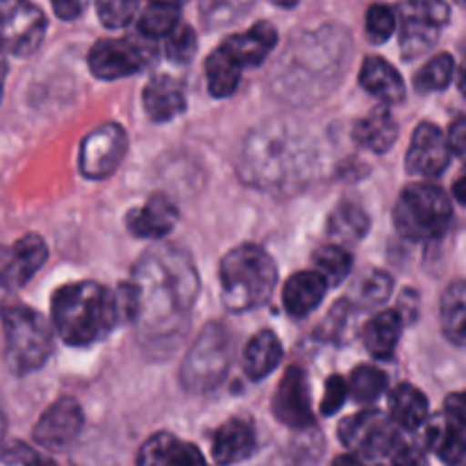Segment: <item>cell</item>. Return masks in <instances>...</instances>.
<instances>
[{
    "label": "cell",
    "instance_id": "cell-1",
    "mask_svg": "<svg viewBox=\"0 0 466 466\" xmlns=\"http://www.w3.org/2000/svg\"><path fill=\"white\" fill-rule=\"evenodd\" d=\"M137 294V326L148 339H168L185 330L198 296V271L189 255L159 246L141 255L132 271Z\"/></svg>",
    "mask_w": 466,
    "mask_h": 466
},
{
    "label": "cell",
    "instance_id": "cell-2",
    "mask_svg": "<svg viewBox=\"0 0 466 466\" xmlns=\"http://www.w3.org/2000/svg\"><path fill=\"white\" fill-rule=\"evenodd\" d=\"M53 326L68 346H89L112 332L118 319L116 296L91 280L71 282L55 291Z\"/></svg>",
    "mask_w": 466,
    "mask_h": 466
},
{
    "label": "cell",
    "instance_id": "cell-3",
    "mask_svg": "<svg viewBox=\"0 0 466 466\" xmlns=\"http://www.w3.org/2000/svg\"><path fill=\"white\" fill-rule=\"evenodd\" d=\"M223 303L232 312H248L268 303L278 282V268L271 255L255 244L232 248L218 268Z\"/></svg>",
    "mask_w": 466,
    "mask_h": 466
},
{
    "label": "cell",
    "instance_id": "cell-4",
    "mask_svg": "<svg viewBox=\"0 0 466 466\" xmlns=\"http://www.w3.org/2000/svg\"><path fill=\"white\" fill-rule=\"evenodd\" d=\"M246 177L250 185L271 189L273 185H287L289 180H303L308 168V148L287 130H259L250 135L244 148Z\"/></svg>",
    "mask_w": 466,
    "mask_h": 466
},
{
    "label": "cell",
    "instance_id": "cell-5",
    "mask_svg": "<svg viewBox=\"0 0 466 466\" xmlns=\"http://www.w3.org/2000/svg\"><path fill=\"white\" fill-rule=\"evenodd\" d=\"M5 332V360L16 376L36 371L53 353V328L44 314L23 303L0 305Z\"/></svg>",
    "mask_w": 466,
    "mask_h": 466
},
{
    "label": "cell",
    "instance_id": "cell-6",
    "mask_svg": "<svg viewBox=\"0 0 466 466\" xmlns=\"http://www.w3.org/2000/svg\"><path fill=\"white\" fill-rule=\"evenodd\" d=\"M453 221V205L444 189L428 182L405 187L394 208V226L405 239H440Z\"/></svg>",
    "mask_w": 466,
    "mask_h": 466
},
{
    "label": "cell",
    "instance_id": "cell-7",
    "mask_svg": "<svg viewBox=\"0 0 466 466\" xmlns=\"http://www.w3.org/2000/svg\"><path fill=\"white\" fill-rule=\"evenodd\" d=\"M232 362V335L221 323H208L187 353L180 382L194 394H205L221 385Z\"/></svg>",
    "mask_w": 466,
    "mask_h": 466
},
{
    "label": "cell",
    "instance_id": "cell-8",
    "mask_svg": "<svg viewBox=\"0 0 466 466\" xmlns=\"http://www.w3.org/2000/svg\"><path fill=\"white\" fill-rule=\"evenodd\" d=\"M396 428L399 426L385 414L369 410V412L353 414L341 421L339 440L341 444L349 446L353 453L362 455V458H385V455H394L403 444Z\"/></svg>",
    "mask_w": 466,
    "mask_h": 466
},
{
    "label": "cell",
    "instance_id": "cell-9",
    "mask_svg": "<svg viewBox=\"0 0 466 466\" xmlns=\"http://www.w3.org/2000/svg\"><path fill=\"white\" fill-rule=\"evenodd\" d=\"M46 14L32 3H0V48L16 57H27L46 35Z\"/></svg>",
    "mask_w": 466,
    "mask_h": 466
},
{
    "label": "cell",
    "instance_id": "cell-10",
    "mask_svg": "<svg viewBox=\"0 0 466 466\" xmlns=\"http://www.w3.org/2000/svg\"><path fill=\"white\" fill-rule=\"evenodd\" d=\"M449 21V5L408 3L400 7V50L405 59H414L435 46L441 25Z\"/></svg>",
    "mask_w": 466,
    "mask_h": 466
},
{
    "label": "cell",
    "instance_id": "cell-11",
    "mask_svg": "<svg viewBox=\"0 0 466 466\" xmlns=\"http://www.w3.org/2000/svg\"><path fill=\"white\" fill-rule=\"evenodd\" d=\"M155 50L132 39H103L89 50V68L100 80H118L144 71Z\"/></svg>",
    "mask_w": 466,
    "mask_h": 466
},
{
    "label": "cell",
    "instance_id": "cell-12",
    "mask_svg": "<svg viewBox=\"0 0 466 466\" xmlns=\"http://www.w3.org/2000/svg\"><path fill=\"white\" fill-rule=\"evenodd\" d=\"M127 137L118 123H105L91 130L80 146V171L89 180L112 176L126 157Z\"/></svg>",
    "mask_w": 466,
    "mask_h": 466
},
{
    "label": "cell",
    "instance_id": "cell-13",
    "mask_svg": "<svg viewBox=\"0 0 466 466\" xmlns=\"http://www.w3.org/2000/svg\"><path fill=\"white\" fill-rule=\"evenodd\" d=\"M48 259V246L39 235H25L14 244H0V289H18L35 278Z\"/></svg>",
    "mask_w": 466,
    "mask_h": 466
},
{
    "label": "cell",
    "instance_id": "cell-14",
    "mask_svg": "<svg viewBox=\"0 0 466 466\" xmlns=\"http://www.w3.org/2000/svg\"><path fill=\"white\" fill-rule=\"evenodd\" d=\"M451 159L449 137L435 126V123H421L414 130L412 141H410L408 157V173L421 177H437L446 171Z\"/></svg>",
    "mask_w": 466,
    "mask_h": 466
},
{
    "label": "cell",
    "instance_id": "cell-15",
    "mask_svg": "<svg viewBox=\"0 0 466 466\" xmlns=\"http://www.w3.org/2000/svg\"><path fill=\"white\" fill-rule=\"evenodd\" d=\"M273 414L278 421L289 428H308L314 423L308 376L300 367H289L282 376L273 396Z\"/></svg>",
    "mask_w": 466,
    "mask_h": 466
},
{
    "label": "cell",
    "instance_id": "cell-16",
    "mask_svg": "<svg viewBox=\"0 0 466 466\" xmlns=\"http://www.w3.org/2000/svg\"><path fill=\"white\" fill-rule=\"evenodd\" d=\"M82 426H85V414L80 405L73 399H59L41 414L32 437L46 449H64L76 440Z\"/></svg>",
    "mask_w": 466,
    "mask_h": 466
},
{
    "label": "cell",
    "instance_id": "cell-17",
    "mask_svg": "<svg viewBox=\"0 0 466 466\" xmlns=\"http://www.w3.org/2000/svg\"><path fill=\"white\" fill-rule=\"evenodd\" d=\"M177 218H180V212L173 205V200H168L162 194H155L150 196L148 203L132 209L127 214L126 223L127 230L135 237H141V239H159V237L168 235L176 228Z\"/></svg>",
    "mask_w": 466,
    "mask_h": 466
},
{
    "label": "cell",
    "instance_id": "cell-18",
    "mask_svg": "<svg viewBox=\"0 0 466 466\" xmlns=\"http://www.w3.org/2000/svg\"><path fill=\"white\" fill-rule=\"evenodd\" d=\"M278 44V30L271 23L262 21L255 23L253 27H248L246 32L230 36V39L223 41V48L230 53V57L239 64L241 68L246 66H259L264 59L271 55V50Z\"/></svg>",
    "mask_w": 466,
    "mask_h": 466
},
{
    "label": "cell",
    "instance_id": "cell-19",
    "mask_svg": "<svg viewBox=\"0 0 466 466\" xmlns=\"http://www.w3.org/2000/svg\"><path fill=\"white\" fill-rule=\"evenodd\" d=\"M255 451V431L244 419H230L223 423L212 440V455L217 464L230 466L244 462Z\"/></svg>",
    "mask_w": 466,
    "mask_h": 466
},
{
    "label": "cell",
    "instance_id": "cell-20",
    "mask_svg": "<svg viewBox=\"0 0 466 466\" xmlns=\"http://www.w3.org/2000/svg\"><path fill=\"white\" fill-rule=\"evenodd\" d=\"M144 109L153 121H171L177 114L185 112L187 107V96L185 86L168 76H157L146 85L144 96Z\"/></svg>",
    "mask_w": 466,
    "mask_h": 466
},
{
    "label": "cell",
    "instance_id": "cell-21",
    "mask_svg": "<svg viewBox=\"0 0 466 466\" xmlns=\"http://www.w3.org/2000/svg\"><path fill=\"white\" fill-rule=\"evenodd\" d=\"M326 289L328 282L317 271H299L296 276H291L282 291L287 314L296 319L308 317L326 299Z\"/></svg>",
    "mask_w": 466,
    "mask_h": 466
},
{
    "label": "cell",
    "instance_id": "cell-22",
    "mask_svg": "<svg viewBox=\"0 0 466 466\" xmlns=\"http://www.w3.org/2000/svg\"><path fill=\"white\" fill-rule=\"evenodd\" d=\"M360 85L385 103H400L405 98L403 77L387 59L376 57V55L364 59L362 71H360Z\"/></svg>",
    "mask_w": 466,
    "mask_h": 466
},
{
    "label": "cell",
    "instance_id": "cell-23",
    "mask_svg": "<svg viewBox=\"0 0 466 466\" xmlns=\"http://www.w3.org/2000/svg\"><path fill=\"white\" fill-rule=\"evenodd\" d=\"M355 141L373 153H387L399 137V123L387 107H376L371 114L355 123Z\"/></svg>",
    "mask_w": 466,
    "mask_h": 466
},
{
    "label": "cell",
    "instance_id": "cell-24",
    "mask_svg": "<svg viewBox=\"0 0 466 466\" xmlns=\"http://www.w3.org/2000/svg\"><path fill=\"white\" fill-rule=\"evenodd\" d=\"M426 444L446 464H460L466 458V428L453 423L449 417L431 419L426 428Z\"/></svg>",
    "mask_w": 466,
    "mask_h": 466
},
{
    "label": "cell",
    "instance_id": "cell-25",
    "mask_svg": "<svg viewBox=\"0 0 466 466\" xmlns=\"http://www.w3.org/2000/svg\"><path fill=\"white\" fill-rule=\"evenodd\" d=\"M400 332H403V319L396 309H385V312L376 314L371 321L364 326V344L373 358H391L399 346Z\"/></svg>",
    "mask_w": 466,
    "mask_h": 466
},
{
    "label": "cell",
    "instance_id": "cell-26",
    "mask_svg": "<svg viewBox=\"0 0 466 466\" xmlns=\"http://www.w3.org/2000/svg\"><path fill=\"white\" fill-rule=\"evenodd\" d=\"M391 421L403 431H417L428 423V399L412 385H399L390 394Z\"/></svg>",
    "mask_w": 466,
    "mask_h": 466
},
{
    "label": "cell",
    "instance_id": "cell-27",
    "mask_svg": "<svg viewBox=\"0 0 466 466\" xmlns=\"http://www.w3.org/2000/svg\"><path fill=\"white\" fill-rule=\"evenodd\" d=\"M282 360V344L278 339L276 332L262 330L248 341L244 350V367L248 378L253 380H262L267 378L273 369L280 364Z\"/></svg>",
    "mask_w": 466,
    "mask_h": 466
},
{
    "label": "cell",
    "instance_id": "cell-28",
    "mask_svg": "<svg viewBox=\"0 0 466 466\" xmlns=\"http://www.w3.org/2000/svg\"><path fill=\"white\" fill-rule=\"evenodd\" d=\"M441 328L460 349H466V280L451 282L441 296Z\"/></svg>",
    "mask_w": 466,
    "mask_h": 466
},
{
    "label": "cell",
    "instance_id": "cell-29",
    "mask_svg": "<svg viewBox=\"0 0 466 466\" xmlns=\"http://www.w3.org/2000/svg\"><path fill=\"white\" fill-rule=\"evenodd\" d=\"M241 71L244 68L230 57L223 46H218L212 55L208 57L205 62V76H208V86H209V94L214 98H228L237 91L241 80Z\"/></svg>",
    "mask_w": 466,
    "mask_h": 466
},
{
    "label": "cell",
    "instance_id": "cell-30",
    "mask_svg": "<svg viewBox=\"0 0 466 466\" xmlns=\"http://www.w3.org/2000/svg\"><path fill=\"white\" fill-rule=\"evenodd\" d=\"M369 228H371L369 214L350 200L337 205L330 214V221H328V232H330L332 239L344 241V244H355V241L364 239Z\"/></svg>",
    "mask_w": 466,
    "mask_h": 466
},
{
    "label": "cell",
    "instance_id": "cell-31",
    "mask_svg": "<svg viewBox=\"0 0 466 466\" xmlns=\"http://www.w3.org/2000/svg\"><path fill=\"white\" fill-rule=\"evenodd\" d=\"M180 5L177 3H150L139 16V32L146 39H167L180 23Z\"/></svg>",
    "mask_w": 466,
    "mask_h": 466
},
{
    "label": "cell",
    "instance_id": "cell-32",
    "mask_svg": "<svg viewBox=\"0 0 466 466\" xmlns=\"http://www.w3.org/2000/svg\"><path fill=\"white\" fill-rule=\"evenodd\" d=\"M314 267L328 285H339L353 268V255L339 244H326L314 250Z\"/></svg>",
    "mask_w": 466,
    "mask_h": 466
},
{
    "label": "cell",
    "instance_id": "cell-33",
    "mask_svg": "<svg viewBox=\"0 0 466 466\" xmlns=\"http://www.w3.org/2000/svg\"><path fill=\"white\" fill-rule=\"evenodd\" d=\"M455 76V62L449 53H440L428 59L421 66V71L414 76V89L421 94L431 91H441L451 85Z\"/></svg>",
    "mask_w": 466,
    "mask_h": 466
},
{
    "label": "cell",
    "instance_id": "cell-34",
    "mask_svg": "<svg viewBox=\"0 0 466 466\" xmlns=\"http://www.w3.org/2000/svg\"><path fill=\"white\" fill-rule=\"evenodd\" d=\"M350 396L358 400L360 405H373L387 390V376L376 367H369V364H362V367L355 369L350 373Z\"/></svg>",
    "mask_w": 466,
    "mask_h": 466
},
{
    "label": "cell",
    "instance_id": "cell-35",
    "mask_svg": "<svg viewBox=\"0 0 466 466\" xmlns=\"http://www.w3.org/2000/svg\"><path fill=\"white\" fill-rule=\"evenodd\" d=\"M177 441L180 440H176L171 432H157L141 446L139 455H137V466H168Z\"/></svg>",
    "mask_w": 466,
    "mask_h": 466
},
{
    "label": "cell",
    "instance_id": "cell-36",
    "mask_svg": "<svg viewBox=\"0 0 466 466\" xmlns=\"http://www.w3.org/2000/svg\"><path fill=\"white\" fill-rule=\"evenodd\" d=\"M196 48H198V39H196L194 27L187 25V23H180L171 35L167 36V44H164V53L171 62L185 64L194 57Z\"/></svg>",
    "mask_w": 466,
    "mask_h": 466
},
{
    "label": "cell",
    "instance_id": "cell-37",
    "mask_svg": "<svg viewBox=\"0 0 466 466\" xmlns=\"http://www.w3.org/2000/svg\"><path fill=\"white\" fill-rule=\"evenodd\" d=\"M96 9H98V18L105 27L118 30L132 21V16L139 9V3H135V0H103V3L96 5Z\"/></svg>",
    "mask_w": 466,
    "mask_h": 466
},
{
    "label": "cell",
    "instance_id": "cell-38",
    "mask_svg": "<svg viewBox=\"0 0 466 466\" xmlns=\"http://www.w3.org/2000/svg\"><path fill=\"white\" fill-rule=\"evenodd\" d=\"M396 32V14L387 5H373L367 12V35L373 44H385Z\"/></svg>",
    "mask_w": 466,
    "mask_h": 466
},
{
    "label": "cell",
    "instance_id": "cell-39",
    "mask_svg": "<svg viewBox=\"0 0 466 466\" xmlns=\"http://www.w3.org/2000/svg\"><path fill=\"white\" fill-rule=\"evenodd\" d=\"M391 289H394V280L390 273L385 271H371L360 285V296H362L364 305H380L390 299Z\"/></svg>",
    "mask_w": 466,
    "mask_h": 466
},
{
    "label": "cell",
    "instance_id": "cell-40",
    "mask_svg": "<svg viewBox=\"0 0 466 466\" xmlns=\"http://www.w3.org/2000/svg\"><path fill=\"white\" fill-rule=\"evenodd\" d=\"M350 394L349 380H344L341 376H330L326 382V394H323V403H321V412L326 417H332V414L339 412L344 408L346 399Z\"/></svg>",
    "mask_w": 466,
    "mask_h": 466
},
{
    "label": "cell",
    "instance_id": "cell-41",
    "mask_svg": "<svg viewBox=\"0 0 466 466\" xmlns=\"http://www.w3.org/2000/svg\"><path fill=\"white\" fill-rule=\"evenodd\" d=\"M355 323V308L349 303V300H339V303L332 308L330 317L323 323V328L332 332L337 339H349V330Z\"/></svg>",
    "mask_w": 466,
    "mask_h": 466
},
{
    "label": "cell",
    "instance_id": "cell-42",
    "mask_svg": "<svg viewBox=\"0 0 466 466\" xmlns=\"http://www.w3.org/2000/svg\"><path fill=\"white\" fill-rule=\"evenodd\" d=\"M168 466H208L205 464L203 455L196 449L194 444H187V441H177L176 451L171 455V464Z\"/></svg>",
    "mask_w": 466,
    "mask_h": 466
},
{
    "label": "cell",
    "instance_id": "cell-43",
    "mask_svg": "<svg viewBox=\"0 0 466 466\" xmlns=\"http://www.w3.org/2000/svg\"><path fill=\"white\" fill-rule=\"evenodd\" d=\"M391 466H428V458L417 446L400 444V449L391 455Z\"/></svg>",
    "mask_w": 466,
    "mask_h": 466
},
{
    "label": "cell",
    "instance_id": "cell-44",
    "mask_svg": "<svg viewBox=\"0 0 466 466\" xmlns=\"http://www.w3.org/2000/svg\"><path fill=\"white\" fill-rule=\"evenodd\" d=\"M444 410L446 417H449L451 421L466 428V390L458 391V394H451L449 399H446Z\"/></svg>",
    "mask_w": 466,
    "mask_h": 466
},
{
    "label": "cell",
    "instance_id": "cell-45",
    "mask_svg": "<svg viewBox=\"0 0 466 466\" xmlns=\"http://www.w3.org/2000/svg\"><path fill=\"white\" fill-rule=\"evenodd\" d=\"M449 146H451V153L460 155V157L466 159V116L455 118L453 126H451Z\"/></svg>",
    "mask_w": 466,
    "mask_h": 466
},
{
    "label": "cell",
    "instance_id": "cell-46",
    "mask_svg": "<svg viewBox=\"0 0 466 466\" xmlns=\"http://www.w3.org/2000/svg\"><path fill=\"white\" fill-rule=\"evenodd\" d=\"M32 451L27 449L25 444H21V441H12V444L7 446V449L3 451V462H7V464H16V462H21V464H25L27 460L32 458Z\"/></svg>",
    "mask_w": 466,
    "mask_h": 466
},
{
    "label": "cell",
    "instance_id": "cell-47",
    "mask_svg": "<svg viewBox=\"0 0 466 466\" xmlns=\"http://www.w3.org/2000/svg\"><path fill=\"white\" fill-rule=\"evenodd\" d=\"M55 14H57L62 21H73V18H77L82 14V9H85V5L82 3H71V0H57V3L53 5Z\"/></svg>",
    "mask_w": 466,
    "mask_h": 466
},
{
    "label": "cell",
    "instance_id": "cell-48",
    "mask_svg": "<svg viewBox=\"0 0 466 466\" xmlns=\"http://www.w3.org/2000/svg\"><path fill=\"white\" fill-rule=\"evenodd\" d=\"M453 196H455V200H458V203L466 205V171L462 173V176L458 177V180H455V185H453Z\"/></svg>",
    "mask_w": 466,
    "mask_h": 466
},
{
    "label": "cell",
    "instance_id": "cell-49",
    "mask_svg": "<svg viewBox=\"0 0 466 466\" xmlns=\"http://www.w3.org/2000/svg\"><path fill=\"white\" fill-rule=\"evenodd\" d=\"M7 53L0 48V100H3V89H5V80H7Z\"/></svg>",
    "mask_w": 466,
    "mask_h": 466
},
{
    "label": "cell",
    "instance_id": "cell-50",
    "mask_svg": "<svg viewBox=\"0 0 466 466\" xmlns=\"http://www.w3.org/2000/svg\"><path fill=\"white\" fill-rule=\"evenodd\" d=\"M332 466H364V462L358 458V455L349 453V455H339V458L332 462Z\"/></svg>",
    "mask_w": 466,
    "mask_h": 466
},
{
    "label": "cell",
    "instance_id": "cell-51",
    "mask_svg": "<svg viewBox=\"0 0 466 466\" xmlns=\"http://www.w3.org/2000/svg\"><path fill=\"white\" fill-rule=\"evenodd\" d=\"M23 466H57V462H55V460H50V458H44V455L35 453Z\"/></svg>",
    "mask_w": 466,
    "mask_h": 466
},
{
    "label": "cell",
    "instance_id": "cell-52",
    "mask_svg": "<svg viewBox=\"0 0 466 466\" xmlns=\"http://www.w3.org/2000/svg\"><path fill=\"white\" fill-rule=\"evenodd\" d=\"M458 89L462 91V96H466V59H464L462 66H460V71H458Z\"/></svg>",
    "mask_w": 466,
    "mask_h": 466
},
{
    "label": "cell",
    "instance_id": "cell-53",
    "mask_svg": "<svg viewBox=\"0 0 466 466\" xmlns=\"http://www.w3.org/2000/svg\"><path fill=\"white\" fill-rule=\"evenodd\" d=\"M5 432V419H3V412H0V437H3Z\"/></svg>",
    "mask_w": 466,
    "mask_h": 466
},
{
    "label": "cell",
    "instance_id": "cell-54",
    "mask_svg": "<svg viewBox=\"0 0 466 466\" xmlns=\"http://www.w3.org/2000/svg\"><path fill=\"white\" fill-rule=\"evenodd\" d=\"M462 466H466V464H462Z\"/></svg>",
    "mask_w": 466,
    "mask_h": 466
}]
</instances>
